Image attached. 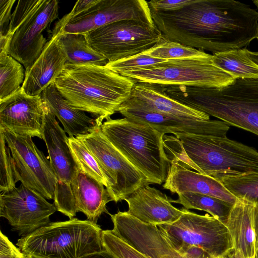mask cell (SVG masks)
<instances>
[{
  "label": "cell",
  "instance_id": "d6986e66",
  "mask_svg": "<svg viewBox=\"0 0 258 258\" xmlns=\"http://www.w3.org/2000/svg\"><path fill=\"white\" fill-rule=\"evenodd\" d=\"M64 23L63 17L55 25L51 37L40 56L29 70L25 71L21 89L27 95H40L43 90L54 83L64 69L66 58L56 42Z\"/></svg>",
  "mask_w": 258,
  "mask_h": 258
},
{
  "label": "cell",
  "instance_id": "c3c4849f",
  "mask_svg": "<svg viewBox=\"0 0 258 258\" xmlns=\"http://www.w3.org/2000/svg\"><path fill=\"white\" fill-rule=\"evenodd\" d=\"M26 258H27V256L26 255Z\"/></svg>",
  "mask_w": 258,
  "mask_h": 258
},
{
  "label": "cell",
  "instance_id": "5bb4252c",
  "mask_svg": "<svg viewBox=\"0 0 258 258\" xmlns=\"http://www.w3.org/2000/svg\"><path fill=\"white\" fill-rule=\"evenodd\" d=\"M63 31L84 34L107 24L123 20H134L156 26L145 0H98L92 7L76 16H63Z\"/></svg>",
  "mask_w": 258,
  "mask_h": 258
},
{
  "label": "cell",
  "instance_id": "e575fe53",
  "mask_svg": "<svg viewBox=\"0 0 258 258\" xmlns=\"http://www.w3.org/2000/svg\"><path fill=\"white\" fill-rule=\"evenodd\" d=\"M0 191L2 192L16 187L13 159L3 135L0 133Z\"/></svg>",
  "mask_w": 258,
  "mask_h": 258
},
{
  "label": "cell",
  "instance_id": "6da1fadb",
  "mask_svg": "<svg viewBox=\"0 0 258 258\" xmlns=\"http://www.w3.org/2000/svg\"><path fill=\"white\" fill-rule=\"evenodd\" d=\"M151 13L167 39L213 53L247 47L258 36V12L234 0H194L177 11Z\"/></svg>",
  "mask_w": 258,
  "mask_h": 258
},
{
  "label": "cell",
  "instance_id": "603a6c76",
  "mask_svg": "<svg viewBox=\"0 0 258 258\" xmlns=\"http://www.w3.org/2000/svg\"><path fill=\"white\" fill-rule=\"evenodd\" d=\"M71 188L77 212L84 213L88 220L97 223L103 213L109 214L106 204L113 200L102 183L80 169Z\"/></svg>",
  "mask_w": 258,
  "mask_h": 258
},
{
  "label": "cell",
  "instance_id": "d590c367",
  "mask_svg": "<svg viewBox=\"0 0 258 258\" xmlns=\"http://www.w3.org/2000/svg\"><path fill=\"white\" fill-rule=\"evenodd\" d=\"M166 60L154 58L142 52L115 61L108 62L105 67L120 75L126 71L162 63Z\"/></svg>",
  "mask_w": 258,
  "mask_h": 258
},
{
  "label": "cell",
  "instance_id": "30bf717a",
  "mask_svg": "<svg viewBox=\"0 0 258 258\" xmlns=\"http://www.w3.org/2000/svg\"><path fill=\"white\" fill-rule=\"evenodd\" d=\"M101 123L91 134L76 138L81 140L95 157L106 180V188L116 203L124 200L142 185L149 183L144 175L102 134Z\"/></svg>",
  "mask_w": 258,
  "mask_h": 258
},
{
  "label": "cell",
  "instance_id": "1f68e13d",
  "mask_svg": "<svg viewBox=\"0 0 258 258\" xmlns=\"http://www.w3.org/2000/svg\"><path fill=\"white\" fill-rule=\"evenodd\" d=\"M68 143L80 169L106 187L107 182L98 162L87 146L76 137H69Z\"/></svg>",
  "mask_w": 258,
  "mask_h": 258
},
{
  "label": "cell",
  "instance_id": "ffe728a7",
  "mask_svg": "<svg viewBox=\"0 0 258 258\" xmlns=\"http://www.w3.org/2000/svg\"><path fill=\"white\" fill-rule=\"evenodd\" d=\"M124 201L127 212L139 221L155 225L171 224L181 216L183 210L173 206L171 199L159 189L145 184Z\"/></svg>",
  "mask_w": 258,
  "mask_h": 258
},
{
  "label": "cell",
  "instance_id": "4fadbf2b",
  "mask_svg": "<svg viewBox=\"0 0 258 258\" xmlns=\"http://www.w3.org/2000/svg\"><path fill=\"white\" fill-rule=\"evenodd\" d=\"M56 211L54 203L22 183L0 195V216L21 237L50 223V216Z\"/></svg>",
  "mask_w": 258,
  "mask_h": 258
},
{
  "label": "cell",
  "instance_id": "83f0119b",
  "mask_svg": "<svg viewBox=\"0 0 258 258\" xmlns=\"http://www.w3.org/2000/svg\"><path fill=\"white\" fill-rule=\"evenodd\" d=\"M171 202L182 205L184 209L204 211L226 225L233 204L213 197L198 193L185 192L178 195Z\"/></svg>",
  "mask_w": 258,
  "mask_h": 258
},
{
  "label": "cell",
  "instance_id": "ab89813d",
  "mask_svg": "<svg viewBox=\"0 0 258 258\" xmlns=\"http://www.w3.org/2000/svg\"><path fill=\"white\" fill-rule=\"evenodd\" d=\"M97 1L98 0L78 1L76 3L72 10L68 14L69 17H73L85 11L95 5Z\"/></svg>",
  "mask_w": 258,
  "mask_h": 258
},
{
  "label": "cell",
  "instance_id": "4316f807",
  "mask_svg": "<svg viewBox=\"0 0 258 258\" xmlns=\"http://www.w3.org/2000/svg\"><path fill=\"white\" fill-rule=\"evenodd\" d=\"M213 61L234 79L258 78V64L251 59L246 48L214 53Z\"/></svg>",
  "mask_w": 258,
  "mask_h": 258
},
{
  "label": "cell",
  "instance_id": "681fc988",
  "mask_svg": "<svg viewBox=\"0 0 258 258\" xmlns=\"http://www.w3.org/2000/svg\"><path fill=\"white\" fill-rule=\"evenodd\" d=\"M257 40H258V36H257Z\"/></svg>",
  "mask_w": 258,
  "mask_h": 258
},
{
  "label": "cell",
  "instance_id": "7402d4cb",
  "mask_svg": "<svg viewBox=\"0 0 258 258\" xmlns=\"http://www.w3.org/2000/svg\"><path fill=\"white\" fill-rule=\"evenodd\" d=\"M40 96L51 113L60 121L69 137L77 138L91 134L102 123L71 105L54 83L43 90Z\"/></svg>",
  "mask_w": 258,
  "mask_h": 258
},
{
  "label": "cell",
  "instance_id": "f35d334b",
  "mask_svg": "<svg viewBox=\"0 0 258 258\" xmlns=\"http://www.w3.org/2000/svg\"><path fill=\"white\" fill-rule=\"evenodd\" d=\"M15 0H0V37L8 33Z\"/></svg>",
  "mask_w": 258,
  "mask_h": 258
},
{
  "label": "cell",
  "instance_id": "52a82bcc",
  "mask_svg": "<svg viewBox=\"0 0 258 258\" xmlns=\"http://www.w3.org/2000/svg\"><path fill=\"white\" fill-rule=\"evenodd\" d=\"M120 75L136 82L214 88L226 87L235 80L214 64L210 54L205 57L167 60Z\"/></svg>",
  "mask_w": 258,
  "mask_h": 258
},
{
  "label": "cell",
  "instance_id": "7a4b0ae2",
  "mask_svg": "<svg viewBox=\"0 0 258 258\" xmlns=\"http://www.w3.org/2000/svg\"><path fill=\"white\" fill-rule=\"evenodd\" d=\"M164 140L167 152L188 168L219 180L258 173V151L226 136L176 133Z\"/></svg>",
  "mask_w": 258,
  "mask_h": 258
},
{
  "label": "cell",
  "instance_id": "7dc6e473",
  "mask_svg": "<svg viewBox=\"0 0 258 258\" xmlns=\"http://www.w3.org/2000/svg\"><path fill=\"white\" fill-rule=\"evenodd\" d=\"M27 256V258H34V257H33L29 256Z\"/></svg>",
  "mask_w": 258,
  "mask_h": 258
},
{
  "label": "cell",
  "instance_id": "b9f144b4",
  "mask_svg": "<svg viewBox=\"0 0 258 258\" xmlns=\"http://www.w3.org/2000/svg\"><path fill=\"white\" fill-rule=\"evenodd\" d=\"M81 258H116L105 249L99 252L88 254Z\"/></svg>",
  "mask_w": 258,
  "mask_h": 258
},
{
  "label": "cell",
  "instance_id": "8fae6325",
  "mask_svg": "<svg viewBox=\"0 0 258 258\" xmlns=\"http://www.w3.org/2000/svg\"><path fill=\"white\" fill-rule=\"evenodd\" d=\"M44 104L42 139L57 182L54 198L57 211L70 219L76 216V209L71 183L80 170L68 143L69 137L55 116Z\"/></svg>",
  "mask_w": 258,
  "mask_h": 258
},
{
  "label": "cell",
  "instance_id": "7c38bea8",
  "mask_svg": "<svg viewBox=\"0 0 258 258\" xmlns=\"http://www.w3.org/2000/svg\"><path fill=\"white\" fill-rule=\"evenodd\" d=\"M14 162L16 182L54 200L57 180L50 161L33 142L32 137L0 131Z\"/></svg>",
  "mask_w": 258,
  "mask_h": 258
},
{
  "label": "cell",
  "instance_id": "7bdbcfd3",
  "mask_svg": "<svg viewBox=\"0 0 258 258\" xmlns=\"http://www.w3.org/2000/svg\"><path fill=\"white\" fill-rule=\"evenodd\" d=\"M222 258H245L234 248L229 250Z\"/></svg>",
  "mask_w": 258,
  "mask_h": 258
},
{
  "label": "cell",
  "instance_id": "44dd1931",
  "mask_svg": "<svg viewBox=\"0 0 258 258\" xmlns=\"http://www.w3.org/2000/svg\"><path fill=\"white\" fill-rule=\"evenodd\" d=\"M164 189L177 195L191 192L207 195L234 204L237 199L216 179L186 167L179 159L172 157Z\"/></svg>",
  "mask_w": 258,
  "mask_h": 258
},
{
  "label": "cell",
  "instance_id": "ba28073f",
  "mask_svg": "<svg viewBox=\"0 0 258 258\" xmlns=\"http://www.w3.org/2000/svg\"><path fill=\"white\" fill-rule=\"evenodd\" d=\"M182 209L176 222L157 226L176 250L197 246L213 258H222L233 248L226 225L208 214L201 215Z\"/></svg>",
  "mask_w": 258,
  "mask_h": 258
},
{
  "label": "cell",
  "instance_id": "f6af8a7d",
  "mask_svg": "<svg viewBox=\"0 0 258 258\" xmlns=\"http://www.w3.org/2000/svg\"><path fill=\"white\" fill-rule=\"evenodd\" d=\"M253 3L258 9V0L253 1Z\"/></svg>",
  "mask_w": 258,
  "mask_h": 258
},
{
  "label": "cell",
  "instance_id": "5b68a950",
  "mask_svg": "<svg viewBox=\"0 0 258 258\" xmlns=\"http://www.w3.org/2000/svg\"><path fill=\"white\" fill-rule=\"evenodd\" d=\"M100 130L107 139L144 176L149 184L167 178L171 160L166 152L164 134L149 124L126 117L106 119Z\"/></svg>",
  "mask_w": 258,
  "mask_h": 258
},
{
  "label": "cell",
  "instance_id": "8d00e7d4",
  "mask_svg": "<svg viewBox=\"0 0 258 258\" xmlns=\"http://www.w3.org/2000/svg\"><path fill=\"white\" fill-rule=\"evenodd\" d=\"M193 1L194 0H151L147 2L151 10L171 12L180 10Z\"/></svg>",
  "mask_w": 258,
  "mask_h": 258
},
{
  "label": "cell",
  "instance_id": "60d3db41",
  "mask_svg": "<svg viewBox=\"0 0 258 258\" xmlns=\"http://www.w3.org/2000/svg\"><path fill=\"white\" fill-rule=\"evenodd\" d=\"M253 222L255 239V249L258 250V204L254 205Z\"/></svg>",
  "mask_w": 258,
  "mask_h": 258
},
{
  "label": "cell",
  "instance_id": "d6a6232c",
  "mask_svg": "<svg viewBox=\"0 0 258 258\" xmlns=\"http://www.w3.org/2000/svg\"><path fill=\"white\" fill-rule=\"evenodd\" d=\"M41 0L19 1L12 14L7 34L0 37V53L9 54L13 35L25 19L40 5Z\"/></svg>",
  "mask_w": 258,
  "mask_h": 258
},
{
  "label": "cell",
  "instance_id": "f1b7e54d",
  "mask_svg": "<svg viewBox=\"0 0 258 258\" xmlns=\"http://www.w3.org/2000/svg\"><path fill=\"white\" fill-rule=\"evenodd\" d=\"M25 79L22 64L7 53H0V100L21 88Z\"/></svg>",
  "mask_w": 258,
  "mask_h": 258
},
{
  "label": "cell",
  "instance_id": "e0dca14e",
  "mask_svg": "<svg viewBox=\"0 0 258 258\" xmlns=\"http://www.w3.org/2000/svg\"><path fill=\"white\" fill-rule=\"evenodd\" d=\"M44 115L41 96L27 95L21 88L0 100V131L42 139Z\"/></svg>",
  "mask_w": 258,
  "mask_h": 258
},
{
  "label": "cell",
  "instance_id": "484cf974",
  "mask_svg": "<svg viewBox=\"0 0 258 258\" xmlns=\"http://www.w3.org/2000/svg\"><path fill=\"white\" fill-rule=\"evenodd\" d=\"M56 42L67 64L105 66L108 62L90 46L83 34L66 33L62 29Z\"/></svg>",
  "mask_w": 258,
  "mask_h": 258
},
{
  "label": "cell",
  "instance_id": "9a60e30c",
  "mask_svg": "<svg viewBox=\"0 0 258 258\" xmlns=\"http://www.w3.org/2000/svg\"><path fill=\"white\" fill-rule=\"evenodd\" d=\"M58 2L41 0L12 36L9 54L28 71L41 55L47 40L42 32L58 17Z\"/></svg>",
  "mask_w": 258,
  "mask_h": 258
},
{
  "label": "cell",
  "instance_id": "2e32d148",
  "mask_svg": "<svg viewBox=\"0 0 258 258\" xmlns=\"http://www.w3.org/2000/svg\"><path fill=\"white\" fill-rule=\"evenodd\" d=\"M110 217L113 233L148 258H213L209 254L191 257L179 252L157 225L142 222L127 211Z\"/></svg>",
  "mask_w": 258,
  "mask_h": 258
},
{
  "label": "cell",
  "instance_id": "cb8c5ba5",
  "mask_svg": "<svg viewBox=\"0 0 258 258\" xmlns=\"http://www.w3.org/2000/svg\"><path fill=\"white\" fill-rule=\"evenodd\" d=\"M131 95L151 109L175 117L194 120H208L206 113L183 104L167 95L157 84L136 82Z\"/></svg>",
  "mask_w": 258,
  "mask_h": 258
},
{
  "label": "cell",
  "instance_id": "ac0fdd59",
  "mask_svg": "<svg viewBox=\"0 0 258 258\" xmlns=\"http://www.w3.org/2000/svg\"><path fill=\"white\" fill-rule=\"evenodd\" d=\"M128 118L147 123L166 134L186 133L226 136L229 125L222 120L183 119L161 113L140 101H134L128 109Z\"/></svg>",
  "mask_w": 258,
  "mask_h": 258
},
{
  "label": "cell",
  "instance_id": "74e56055",
  "mask_svg": "<svg viewBox=\"0 0 258 258\" xmlns=\"http://www.w3.org/2000/svg\"><path fill=\"white\" fill-rule=\"evenodd\" d=\"M0 258H26V255L1 231Z\"/></svg>",
  "mask_w": 258,
  "mask_h": 258
},
{
  "label": "cell",
  "instance_id": "d4e9b609",
  "mask_svg": "<svg viewBox=\"0 0 258 258\" xmlns=\"http://www.w3.org/2000/svg\"><path fill=\"white\" fill-rule=\"evenodd\" d=\"M254 209V204L237 199L226 225L231 237L233 248L245 258H254L256 251Z\"/></svg>",
  "mask_w": 258,
  "mask_h": 258
},
{
  "label": "cell",
  "instance_id": "836d02e7",
  "mask_svg": "<svg viewBox=\"0 0 258 258\" xmlns=\"http://www.w3.org/2000/svg\"><path fill=\"white\" fill-rule=\"evenodd\" d=\"M103 249L116 258H148L115 235L111 230L102 231Z\"/></svg>",
  "mask_w": 258,
  "mask_h": 258
},
{
  "label": "cell",
  "instance_id": "bcb514c9",
  "mask_svg": "<svg viewBox=\"0 0 258 258\" xmlns=\"http://www.w3.org/2000/svg\"><path fill=\"white\" fill-rule=\"evenodd\" d=\"M254 258H258V250H256Z\"/></svg>",
  "mask_w": 258,
  "mask_h": 258
},
{
  "label": "cell",
  "instance_id": "f546056e",
  "mask_svg": "<svg viewBox=\"0 0 258 258\" xmlns=\"http://www.w3.org/2000/svg\"><path fill=\"white\" fill-rule=\"evenodd\" d=\"M144 52L152 57L165 60L201 57L210 54L203 50L170 40L163 35L154 46Z\"/></svg>",
  "mask_w": 258,
  "mask_h": 258
},
{
  "label": "cell",
  "instance_id": "ee69618b",
  "mask_svg": "<svg viewBox=\"0 0 258 258\" xmlns=\"http://www.w3.org/2000/svg\"><path fill=\"white\" fill-rule=\"evenodd\" d=\"M249 54L251 59L258 64V51L253 52L249 50Z\"/></svg>",
  "mask_w": 258,
  "mask_h": 258
},
{
  "label": "cell",
  "instance_id": "277c9868",
  "mask_svg": "<svg viewBox=\"0 0 258 258\" xmlns=\"http://www.w3.org/2000/svg\"><path fill=\"white\" fill-rule=\"evenodd\" d=\"M172 99L258 136V78L237 79L221 88L172 86Z\"/></svg>",
  "mask_w": 258,
  "mask_h": 258
},
{
  "label": "cell",
  "instance_id": "4dcf8cb0",
  "mask_svg": "<svg viewBox=\"0 0 258 258\" xmlns=\"http://www.w3.org/2000/svg\"><path fill=\"white\" fill-rule=\"evenodd\" d=\"M219 181L236 199L258 204V173L225 177Z\"/></svg>",
  "mask_w": 258,
  "mask_h": 258
},
{
  "label": "cell",
  "instance_id": "3957f363",
  "mask_svg": "<svg viewBox=\"0 0 258 258\" xmlns=\"http://www.w3.org/2000/svg\"><path fill=\"white\" fill-rule=\"evenodd\" d=\"M136 82L105 66L66 64L54 84L71 105L102 121L129 98Z\"/></svg>",
  "mask_w": 258,
  "mask_h": 258
},
{
  "label": "cell",
  "instance_id": "8992f818",
  "mask_svg": "<svg viewBox=\"0 0 258 258\" xmlns=\"http://www.w3.org/2000/svg\"><path fill=\"white\" fill-rule=\"evenodd\" d=\"M102 231L88 219L72 218L50 222L21 237L16 245L26 255L34 258H81L104 249Z\"/></svg>",
  "mask_w": 258,
  "mask_h": 258
},
{
  "label": "cell",
  "instance_id": "9c48e42d",
  "mask_svg": "<svg viewBox=\"0 0 258 258\" xmlns=\"http://www.w3.org/2000/svg\"><path fill=\"white\" fill-rule=\"evenodd\" d=\"M83 34L108 62L144 52L154 46L163 35L156 26L134 20L115 22Z\"/></svg>",
  "mask_w": 258,
  "mask_h": 258
}]
</instances>
